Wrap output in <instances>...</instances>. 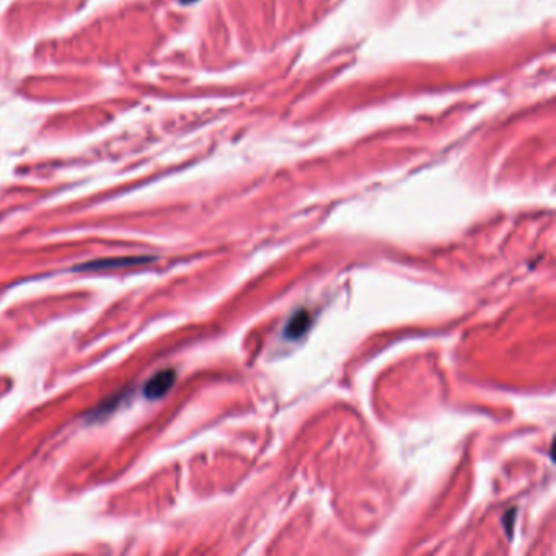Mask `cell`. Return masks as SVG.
I'll return each instance as SVG.
<instances>
[{"label": "cell", "instance_id": "1", "mask_svg": "<svg viewBox=\"0 0 556 556\" xmlns=\"http://www.w3.org/2000/svg\"><path fill=\"white\" fill-rule=\"evenodd\" d=\"M177 380V372L173 369H164L160 372H157L154 377H152L147 385H145L144 393L149 400H157V398H162L165 393L172 389L173 384Z\"/></svg>", "mask_w": 556, "mask_h": 556}, {"label": "cell", "instance_id": "3", "mask_svg": "<svg viewBox=\"0 0 556 556\" xmlns=\"http://www.w3.org/2000/svg\"><path fill=\"white\" fill-rule=\"evenodd\" d=\"M147 258H137V260H115V261H100V263H90V265L83 268H106V266H122V265H140V263H147Z\"/></svg>", "mask_w": 556, "mask_h": 556}, {"label": "cell", "instance_id": "2", "mask_svg": "<svg viewBox=\"0 0 556 556\" xmlns=\"http://www.w3.org/2000/svg\"><path fill=\"white\" fill-rule=\"evenodd\" d=\"M310 327V315H308L307 310H299L295 312L294 315L290 317V320L285 325L284 335L285 338L289 340H297L305 333V331Z\"/></svg>", "mask_w": 556, "mask_h": 556}]
</instances>
